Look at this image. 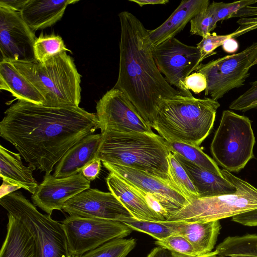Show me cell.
<instances>
[{
	"label": "cell",
	"mask_w": 257,
	"mask_h": 257,
	"mask_svg": "<svg viewBox=\"0 0 257 257\" xmlns=\"http://www.w3.org/2000/svg\"><path fill=\"white\" fill-rule=\"evenodd\" d=\"M45 99L44 105L51 107L79 106L81 100V75L66 52L42 64L12 62Z\"/></svg>",
	"instance_id": "5b68a950"
},
{
	"label": "cell",
	"mask_w": 257,
	"mask_h": 257,
	"mask_svg": "<svg viewBox=\"0 0 257 257\" xmlns=\"http://www.w3.org/2000/svg\"><path fill=\"white\" fill-rule=\"evenodd\" d=\"M173 154L195 187L199 197L228 194L236 191L235 185L224 177L200 167L179 154Z\"/></svg>",
	"instance_id": "ffe728a7"
},
{
	"label": "cell",
	"mask_w": 257,
	"mask_h": 257,
	"mask_svg": "<svg viewBox=\"0 0 257 257\" xmlns=\"http://www.w3.org/2000/svg\"><path fill=\"white\" fill-rule=\"evenodd\" d=\"M90 181L80 172L64 178L45 175L31 198L33 203L47 214L63 210L65 203L81 192L90 188Z\"/></svg>",
	"instance_id": "2e32d148"
},
{
	"label": "cell",
	"mask_w": 257,
	"mask_h": 257,
	"mask_svg": "<svg viewBox=\"0 0 257 257\" xmlns=\"http://www.w3.org/2000/svg\"><path fill=\"white\" fill-rule=\"evenodd\" d=\"M5 114L1 137L34 170L45 175L70 148L99 128L96 114L79 106L51 107L18 100Z\"/></svg>",
	"instance_id": "6da1fadb"
},
{
	"label": "cell",
	"mask_w": 257,
	"mask_h": 257,
	"mask_svg": "<svg viewBox=\"0 0 257 257\" xmlns=\"http://www.w3.org/2000/svg\"><path fill=\"white\" fill-rule=\"evenodd\" d=\"M165 144L171 153L179 154L196 165L223 177L221 170L215 161L204 153L199 147L166 140Z\"/></svg>",
	"instance_id": "484cf974"
},
{
	"label": "cell",
	"mask_w": 257,
	"mask_h": 257,
	"mask_svg": "<svg viewBox=\"0 0 257 257\" xmlns=\"http://www.w3.org/2000/svg\"><path fill=\"white\" fill-rule=\"evenodd\" d=\"M37 38L20 12L0 5L1 61L36 60L34 46Z\"/></svg>",
	"instance_id": "4fadbf2b"
},
{
	"label": "cell",
	"mask_w": 257,
	"mask_h": 257,
	"mask_svg": "<svg viewBox=\"0 0 257 257\" xmlns=\"http://www.w3.org/2000/svg\"><path fill=\"white\" fill-rule=\"evenodd\" d=\"M0 89L18 100L43 105L45 99L34 85L11 62H0Z\"/></svg>",
	"instance_id": "d4e9b609"
},
{
	"label": "cell",
	"mask_w": 257,
	"mask_h": 257,
	"mask_svg": "<svg viewBox=\"0 0 257 257\" xmlns=\"http://www.w3.org/2000/svg\"><path fill=\"white\" fill-rule=\"evenodd\" d=\"M256 3V0H241L229 3L213 1L210 6L214 12L215 21L217 23L231 18L239 10Z\"/></svg>",
	"instance_id": "836d02e7"
},
{
	"label": "cell",
	"mask_w": 257,
	"mask_h": 257,
	"mask_svg": "<svg viewBox=\"0 0 257 257\" xmlns=\"http://www.w3.org/2000/svg\"><path fill=\"white\" fill-rule=\"evenodd\" d=\"M220 104L212 98L180 95L158 107L152 128L163 139L199 147L210 134Z\"/></svg>",
	"instance_id": "3957f363"
},
{
	"label": "cell",
	"mask_w": 257,
	"mask_h": 257,
	"mask_svg": "<svg viewBox=\"0 0 257 257\" xmlns=\"http://www.w3.org/2000/svg\"><path fill=\"white\" fill-rule=\"evenodd\" d=\"M63 210L71 216L117 221L121 217H133L112 193L92 188L86 189L68 200Z\"/></svg>",
	"instance_id": "5bb4252c"
},
{
	"label": "cell",
	"mask_w": 257,
	"mask_h": 257,
	"mask_svg": "<svg viewBox=\"0 0 257 257\" xmlns=\"http://www.w3.org/2000/svg\"><path fill=\"white\" fill-rule=\"evenodd\" d=\"M62 224L72 255L83 254L115 239L129 235L132 230L117 221L69 215Z\"/></svg>",
	"instance_id": "30bf717a"
},
{
	"label": "cell",
	"mask_w": 257,
	"mask_h": 257,
	"mask_svg": "<svg viewBox=\"0 0 257 257\" xmlns=\"http://www.w3.org/2000/svg\"><path fill=\"white\" fill-rule=\"evenodd\" d=\"M230 37V34L225 35H218L215 33H209L202 37L196 47L200 53V61L201 62L207 57L215 54L214 51L222 46L224 41Z\"/></svg>",
	"instance_id": "d590c367"
},
{
	"label": "cell",
	"mask_w": 257,
	"mask_h": 257,
	"mask_svg": "<svg viewBox=\"0 0 257 257\" xmlns=\"http://www.w3.org/2000/svg\"><path fill=\"white\" fill-rule=\"evenodd\" d=\"M240 18L237 23L239 27L230 34L235 38L249 31L257 29V6L246 7L234 14L231 18Z\"/></svg>",
	"instance_id": "d6a6232c"
},
{
	"label": "cell",
	"mask_w": 257,
	"mask_h": 257,
	"mask_svg": "<svg viewBox=\"0 0 257 257\" xmlns=\"http://www.w3.org/2000/svg\"><path fill=\"white\" fill-rule=\"evenodd\" d=\"M106 182L110 192L121 202L134 218L149 221L164 220L149 207L137 190L123 179L110 173Z\"/></svg>",
	"instance_id": "44dd1931"
},
{
	"label": "cell",
	"mask_w": 257,
	"mask_h": 257,
	"mask_svg": "<svg viewBox=\"0 0 257 257\" xmlns=\"http://www.w3.org/2000/svg\"><path fill=\"white\" fill-rule=\"evenodd\" d=\"M19 153L0 146V176L3 182L23 188L32 194L39 185L30 166H25Z\"/></svg>",
	"instance_id": "7402d4cb"
},
{
	"label": "cell",
	"mask_w": 257,
	"mask_h": 257,
	"mask_svg": "<svg viewBox=\"0 0 257 257\" xmlns=\"http://www.w3.org/2000/svg\"><path fill=\"white\" fill-rule=\"evenodd\" d=\"M152 52L159 70L167 82L185 96H192L186 88L185 81L201 64L197 47L185 44L174 37L152 47Z\"/></svg>",
	"instance_id": "8fae6325"
},
{
	"label": "cell",
	"mask_w": 257,
	"mask_h": 257,
	"mask_svg": "<svg viewBox=\"0 0 257 257\" xmlns=\"http://www.w3.org/2000/svg\"><path fill=\"white\" fill-rule=\"evenodd\" d=\"M221 173L235 185V192L192 199L183 207L169 213L166 221L205 222L232 217L257 209V189L224 169Z\"/></svg>",
	"instance_id": "8992f818"
},
{
	"label": "cell",
	"mask_w": 257,
	"mask_h": 257,
	"mask_svg": "<svg viewBox=\"0 0 257 257\" xmlns=\"http://www.w3.org/2000/svg\"><path fill=\"white\" fill-rule=\"evenodd\" d=\"M96 115L101 133L139 132L154 134L132 103L120 90L112 88L97 102Z\"/></svg>",
	"instance_id": "7c38bea8"
},
{
	"label": "cell",
	"mask_w": 257,
	"mask_h": 257,
	"mask_svg": "<svg viewBox=\"0 0 257 257\" xmlns=\"http://www.w3.org/2000/svg\"><path fill=\"white\" fill-rule=\"evenodd\" d=\"M118 17L119 72L113 88L123 93L152 127L159 105L165 100L184 95L169 84L159 70L146 38L148 30L141 21L127 11L120 12Z\"/></svg>",
	"instance_id": "7a4b0ae2"
},
{
	"label": "cell",
	"mask_w": 257,
	"mask_h": 257,
	"mask_svg": "<svg viewBox=\"0 0 257 257\" xmlns=\"http://www.w3.org/2000/svg\"><path fill=\"white\" fill-rule=\"evenodd\" d=\"M231 220L244 226H257V209L236 215L232 217Z\"/></svg>",
	"instance_id": "74e56055"
},
{
	"label": "cell",
	"mask_w": 257,
	"mask_h": 257,
	"mask_svg": "<svg viewBox=\"0 0 257 257\" xmlns=\"http://www.w3.org/2000/svg\"><path fill=\"white\" fill-rule=\"evenodd\" d=\"M185 85L187 89L191 90L195 94H199L206 89L207 79L204 74L195 72L186 77Z\"/></svg>",
	"instance_id": "8d00e7d4"
},
{
	"label": "cell",
	"mask_w": 257,
	"mask_h": 257,
	"mask_svg": "<svg viewBox=\"0 0 257 257\" xmlns=\"http://www.w3.org/2000/svg\"><path fill=\"white\" fill-rule=\"evenodd\" d=\"M109 171L134 187L154 195L169 213L177 210L189 201L170 184L148 173L135 169L102 162Z\"/></svg>",
	"instance_id": "9a60e30c"
},
{
	"label": "cell",
	"mask_w": 257,
	"mask_h": 257,
	"mask_svg": "<svg viewBox=\"0 0 257 257\" xmlns=\"http://www.w3.org/2000/svg\"><path fill=\"white\" fill-rule=\"evenodd\" d=\"M101 134L97 159L102 162L145 172L172 186L168 161L171 152L161 136L156 134L112 131Z\"/></svg>",
	"instance_id": "277c9868"
},
{
	"label": "cell",
	"mask_w": 257,
	"mask_h": 257,
	"mask_svg": "<svg viewBox=\"0 0 257 257\" xmlns=\"http://www.w3.org/2000/svg\"><path fill=\"white\" fill-rule=\"evenodd\" d=\"M196 257H226L222 255H218L215 250L212 251L209 253L198 256Z\"/></svg>",
	"instance_id": "f6af8a7d"
},
{
	"label": "cell",
	"mask_w": 257,
	"mask_h": 257,
	"mask_svg": "<svg viewBox=\"0 0 257 257\" xmlns=\"http://www.w3.org/2000/svg\"><path fill=\"white\" fill-rule=\"evenodd\" d=\"M257 59V42L240 52L228 55L199 65L195 71L204 74L207 86L205 95L214 100L222 98L230 90L244 85L249 70Z\"/></svg>",
	"instance_id": "9c48e42d"
},
{
	"label": "cell",
	"mask_w": 257,
	"mask_h": 257,
	"mask_svg": "<svg viewBox=\"0 0 257 257\" xmlns=\"http://www.w3.org/2000/svg\"><path fill=\"white\" fill-rule=\"evenodd\" d=\"M102 134L88 135L70 148L57 164L53 176L64 178L76 175L97 159Z\"/></svg>",
	"instance_id": "ac0fdd59"
},
{
	"label": "cell",
	"mask_w": 257,
	"mask_h": 257,
	"mask_svg": "<svg viewBox=\"0 0 257 257\" xmlns=\"http://www.w3.org/2000/svg\"><path fill=\"white\" fill-rule=\"evenodd\" d=\"M222 47L224 52L233 54L238 50L239 44L235 38L229 37L224 41Z\"/></svg>",
	"instance_id": "b9f144b4"
},
{
	"label": "cell",
	"mask_w": 257,
	"mask_h": 257,
	"mask_svg": "<svg viewBox=\"0 0 257 257\" xmlns=\"http://www.w3.org/2000/svg\"><path fill=\"white\" fill-rule=\"evenodd\" d=\"M155 243L182 257L198 256L192 244L179 234H173L162 239L156 240Z\"/></svg>",
	"instance_id": "4dcf8cb0"
},
{
	"label": "cell",
	"mask_w": 257,
	"mask_h": 257,
	"mask_svg": "<svg viewBox=\"0 0 257 257\" xmlns=\"http://www.w3.org/2000/svg\"><path fill=\"white\" fill-rule=\"evenodd\" d=\"M78 0H28L20 12L30 29L36 31L54 25L62 18L67 6Z\"/></svg>",
	"instance_id": "d6986e66"
},
{
	"label": "cell",
	"mask_w": 257,
	"mask_h": 257,
	"mask_svg": "<svg viewBox=\"0 0 257 257\" xmlns=\"http://www.w3.org/2000/svg\"><path fill=\"white\" fill-rule=\"evenodd\" d=\"M169 177L172 186L184 196L189 202L198 198V192L186 172L170 152L168 156Z\"/></svg>",
	"instance_id": "83f0119b"
},
{
	"label": "cell",
	"mask_w": 257,
	"mask_h": 257,
	"mask_svg": "<svg viewBox=\"0 0 257 257\" xmlns=\"http://www.w3.org/2000/svg\"><path fill=\"white\" fill-rule=\"evenodd\" d=\"M130 2H134L140 7L145 5H166L169 2V0H128Z\"/></svg>",
	"instance_id": "7bdbcfd3"
},
{
	"label": "cell",
	"mask_w": 257,
	"mask_h": 257,
	"mask_svg": "<svg viewBox=\"0 0 257 257\" xmlns=\"http://www.w3.org/2000/svg\"><path fill=\"white\" fill-rule=\"evenodd\" d=\"M7 234L3 243L0 257H36L34 237L19 219L8 214Z\"/></svg>",
	"instance_id": "cb8c5ba5"
},
{
	"label": "cell",
	"mask_w": 257,
	"mask_h": 257,
	"mask_svg": "<svg viewBox=\"0 0 257 257\" xmlns=\"http://www.w3.org/2000/svg\"><path fill=\"white\" fill-rule=\"evenodd\" d=\"M255 142L251 120L225 110L211 142L210 151L217 164L230 172H238L254 158Z\"/></svg>",
	"instance_id": "ba28073f"
},
{
	"label": "cell",
	"mask_w": 257,
	"mask_h": 257,
	"mask_svg": "<svg viewBox=\"0 0 257 257\" xmlns=\"http://www.w3.org/2000/svg\"><path fill=\"white\" fill-rule=\"evenodd\" d=\"M136 244V240L133 238L115 239L83 254L72 257H126Z\"/></svg>",
	"instance_id": "f1b7e54d"
},
{
	"label": "cell",
	"mask_w": 257,
	"mask_h": 257,
	"mask_svg": "<svg viewBox=\"0 0 257 257\" xmlns=\"http://www.w3.org/2000/svg\"><path fill=\"white\" fill-rule=\"evenodd\" d=\"M34 50L36 60L42 64L60 53L70 51L62 38L53 34H41L35 41Z\"/></svg>",
	"instance_id": "f546056e"
},
{
	"label": "cell",
	"mask_w": 257,
	"mask_h": 257,
	"mask_svg": "<svg viewBox=\"0 0 257 257\" xmlns=\"http://www.w3.org/2000/svg\"><path fill=\"white\" fill-rule=\"evenodd\" d=\"M209 5L208 0L182 1L163 24L154 30H148L146 36L147 42L153 47L175 37L192 18L206 10Z\"/></svg>",
	"instance_id": "e0dca14e"
},
{
	"label": "cell",
	"mask_w": 257,
	"mask_h": 257,
	"mask_svg": "<svg viewBox=\"0 0 257 257\" xmlns=\"http://www.w3.org/2000/svg\"><path fill=\"white\" fill-rule=\"evenodd\" d=\"M250 84L246 91L230 103V109L246 111L257 107V80Z\"/></svg>",
	"instance_id": "e575fe53"
},
{
	"label": "cell",
	"mask_w": 257,
	"mask_h": 257,
	"mask_svg": "<svg viewBox=\"0 0 257 257\" xmlns=\"http://www.w3.org/2000/svg\"><path fill=\"white\" fill-rule=\"evenodd\" d=\"M256 64H257V59L256 60V61L254 63V65H255Z\"/></svg>",
	"instance_id": "7dc6e473"
},
{
	"label": "cell",
	"mask_w": 257,
	"mask_h": 257,
	"mask_svg": "<svg viewBox=\"0 0 257 257\" xmlns=\"http://www.w3.org/2000/svg\"><path fill=\"white\" fill-rule=\"evenodd\" d=\"M174 222L177 234L184 236L192 244L198 256L212 251L221 228L219 220Z\"/></svg>",
	"instance_id": "603a6c76"
},
{
	"label": "cell",
	"mask_w": 257,
	"mask_h": 257,
	"mask_svg": "<svg viewBox=\"0 0 257 257\" xmlns=\"http://www.w3.org/2000/svg\"><path fill=\"white\" fill-rule=\"evenodd\" d=\"M28 0H1L0 5L8 8L20 12Z\"/></svg>",
	"instance_id": "60d3db41"
},
{
	"label": "cell",
	"mask_w": 257,
	"mask_h": 257,
	"mask_svg": "<svg viewBox=\"0 0 257 257\" xmlns=\"http://www.w3.org/2000/svg\"><path fill=\"white\" fill-rule=\"evenodd\" d=\"M242 257H257V255H245V256H243Z\"/></svg>",
	"instance_id": "bcb514c9"
},
{
	"label": "cell",
	"mask_w": 257,
	"mask_h": 257,
	"mask_svg": "<svg viewBox=\"0 0 257 257\" xmlns=\"http://www.w3.org/2000/svg\"><path fill=\"white\" fill-rule=\"evenodd\" d=\"M101 162L96 159L86 166L81 171L83 176L90 182L95 179L100 173Z\"/></svg>",
	"instance_id": "f35d334b"
},
{
	"label": "cell",
	"mask_w": 257,
	"mask_h": 257,
	"mask_svg": "<svg viewBox=\"0 0 257 257\" xmlns=\"http://www.w3.org/2000/svg\"><path fill=\"white\" fill-rule=\"evenodd\" d=\"M1 188H4V192L1 194V197L12 192H14L15 191L18 190L20 188L11 185L10 184H7L4 182L1 186Z\"/></svg>",
	"instance_id": "ee69618b"
},
{
	"label": "cell",
	"mask_w": 257,
	"mask_h": 257,
	"mask_svg": "<svg viewBox=\"0 0 257 257\" xmlns=\"http://www.w3.org/2000/svg\"><path fill=\"white\" fill-rule=\"evenodd\" d=\"M190 33L202 37L210 33L216 27L213 10L210 5L208 8L198 14L190 21Z\"/></svg>",
	"instance_id": "1f68e13d"
},
{
	"label": "cell",
	"mask_w": 257,
	"mask_h": 257,
	"mask_svg": "<svg viewBox=\"0 0 257 257\" xmlns=\"http://www.w3.org/2000/svg\"><path fill=\"white\" fill-rule=\"evenodd\" d=\"M0 204L30 230L36 243V257H72L61 222L41 213L21 192L1 197Z\"/></svg>",
	"instance_id": "52a82bcc"
},
{
	"label": "cell",
	"mask_w": 257,
	"mask_h": 257,
	"mask_svg": "<svg viewBox=\"0 0 257 257\" xmlns=\"http://www.w3.org/2000/svg\"><path fill=\"white\" fill-rule=\"evenodd\" d=\"M117 221L123 223L132 230L148 234L156 240L162 239L171 235L177 234L174 222L140 220L127 216L121 217Z\"/></svg>",
	"instance_id": "4316f807"
},
{
	"label": "cell",
	"mask_w": 257,
	"mask_h": 257,
	"mask_svg": "<svg viewBox=\"0 0 257 257\" xmlns=\"http://www.w3.org/2000/svg\"><path fill=\"white\" fill-rule=\"evenodd\" d=\"M147 257H182L160 246L154 247Z\"/></svg>",
	"instance_id": "ab89813d"
}]
</instances>
